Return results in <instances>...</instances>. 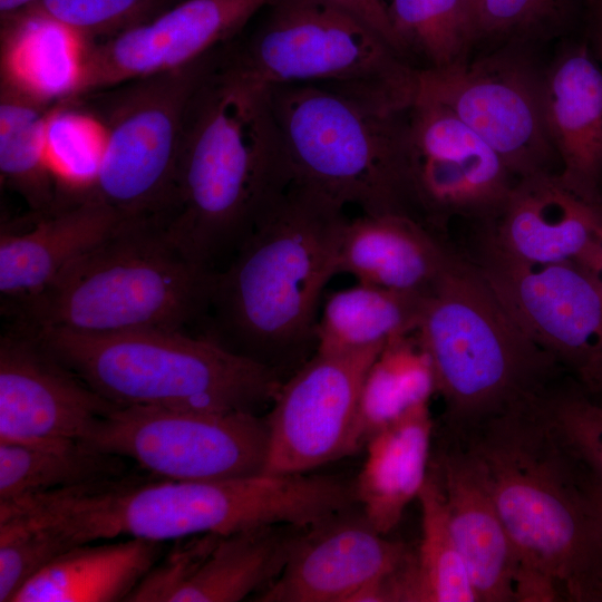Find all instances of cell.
I'll list each match as a JSON object with an SVG mask.
<instances>
[{
	"mask_svg": "<svg viewBox=\"0 0 602 602\" xmlns=\"http://www.w3.org/2000/svg\"><path fill=\"white\" fill-rule=\"evenodd\" d=\"M589 0H479L475 13L477 43L492 48H535L566 39L585 23Z\"/></svg>",
	"mask_w": 602,
	"mask_h": 602,
	"instance_id": "obj_34",
	"label": "cell"
},
{
	"mask_svg": "<svg viewBox=\"0 0 602 602\" xmlns=\"http://www.w3.org/2000/svg\"><path fill=\"white\" fill-rule=\"evenodd\" d=\"M72 546L50 518L30 511L0 508V602H11L30 579Z\"/></svg>",
	"mask_w": 602,
	"mask_h": 602,
	"instance_id": "obj_35",
	"label": "cell"
},
{
	"mask_svg": "<svg viewBox=\"0 0 602 602\" xmlns=\"http://www.w3.org/2000/svg\"><path fill=\"white\" fill-rule=\"evenodd\" d=\"M38 0H0L1 20L10 19L29 9Z\"/></svg>",
	"mask_w": 602,
	"mask_h": 602,
	"instance_id": "obj_44",
	"label": "cell"
},
{
	"mask_svg": "<svg viewBox=\"0 0 602 602\" xmlns=\"http://www.w3.org/2000/svg\"><path fill=\"white\" fill-rule=\"evenodd\" d=\"M593 281L602 297V235L574 261Z\"/></svg>",
	"mask_w": 602,
	"mask_h": 602,
	"instance_id": "obj_41",
	"label": "cell"
},
{
	"mask_svg": "<svg viewBox=\"0 0 602 602\" xmlns=\"http://www.w3.org/2000/svg\"><path fill=\"white\" fill-rule=\"evenodd\" d=\"M82 444L162 479H226L263 474L269 427L246 411L118 406Z\"/></svg>",
	"mask_w": 602,
	"mask_h": 602,
	"instance_id": "obj_11",
	"label": "cell"
},
{
	"mask_svg": "<svg viewBox=\"0 0 602 602\" xmlns=\"http://www.w3.org/2000/svg\"><path fill=\"white\" fill-rule=\"evenodd\" d=\"M56 103L1 68V182L17 192L33 214L52 211L60 197L46 151L47 120Z\"/></svg>",
	"mask_w": 602,
	"mask_h": 602,
	"instance_id": "obj_27",
	"label": "cell"
},
{
	"mask_svg": "<svg viewBox=\"0 0 602 602\" xmlns=\"http://www.w3.org/2000/svg\"><path fill=\"white\" fill-rule=\"evenodd\" d=\"M387 9L404 57H419L420 69L447 68L469 59L476 37L467 0H391Z\"/></svg>",
	"mask_w": 602,
	"mask_h": 602,
	"instance_id": "obj_32",
	"label": "cell"
},
{
	"mask_svg": "<svg viewBox=\"0 0 602 602\" xmlns=\"http://www.w3.org/2000/svg\"><path fill=\"white\" fill-rule=\"evenodd\" d=\"M23 330L120 407L258 414L273 402L283 381L273 368L181 330Z\"/></svg>",
	"mask_w": 602,
	"mask_h": 602,
	"instance_id": "obj_8",
	"label": "cell"
},
{
	"mask_svg": "<svg viewBox=\"0 0 602 602\" xmlns=\"http://www.w3.org/2000/svg\"><path fill=\"white\" fill-rule=\"evenodd\" d=\"M126 458L80 441L29 444L0 440V503L118 479Z\"/></svg>",
	"mask_w": 602,
	"mask_h": 602,
	"instance_id": "obj_29",
	"label": "cell"
},
{
	"mask_svg": "<svg viewBox=\"0 0 602 602\" xmlns=\"http://www.w3.org/2000/svg\"><path fill=\"white\" fill-rule=\"evenodd\" d=\"M217 48L183 67L62 101L99 124L103 148L89 191L124 220L165 214L187 104Z\"/></svg>",
	"mask_w": 602,
	"mask_h": 602,
	"instance_id": "obj_9",
	"label": "cell"
},
{
	"mask_svg": "<svg viewBox=\"0 0 602 602\" xmlns=\"http://www.w3.org/2000/svg\"><path fill=\"white\" fill-rule=\"evenodd\" d=\"M231 61L266 86L371 85L416 96L417 69L351 13L324 0H275Z\"/></svg>",
	"mask_w": 602,
	"mask_h": 602,
	"instance_id": "obj_10",
	"label": "cell"
},
{
	"mask_svg": "<svg viewBox=\"0 0 602 602\" xmlns=\"http://www.w3.org/2000/svg\"><path fill=\"white\" fill-rule=\"evenodd\" d=\"M162 2L163 0H38L20 14L48 19L66 29L80 45H86L108 39L153 19L161 13L158 8Z\"/></svg>",
	"mask_w": 602,
	"mask_h": 602,
	"instance_id": "obj_38",
	"label": "cell"
},
{
	"mask_svg": "<svg viewBox=\"0 0 602 602\" xmlns=\"http://www.w3.org/2000/svg\"><path fill=\"white\" fill-rule=\"evenodd\" d=\"M576 375L588 391L602 396V350L584 363Z\"/></svg>",
	"mask_w": 602,
	"mask_h": 602,
	"instance_id": "obj_42",
	"label": "cell"
},
{
	"mask_svg": "<svg viewBox=\"0 0 602 602\" xmlns=\"http://www.w3.org/2000/svg\"><path fill=\"white\" fill-rule=\"evenodd\" d=\"M585 39L602 67V0H589Z\"/></svg>",
	"mask_w": 602,
	"mask_h": 602,
	"instance_id": "obj_40",
	"label": "cell"
},
{
	"mask_svg": "<svg viewBox=\"0 0 602 602\" xmlns=\"http://www.w3.org/2000/svg\"><path fill=\"white\" fill-rule=\"evenodd\" d=\"M434 392V368L416 334L390 340L370 366L361 386L358 406L360 446H366L373 434L411 408L427 404Z\"/></svg>",
	"mask_w": 602,
	"mask_h": 602,
	"instance_id": "obj_30",
	"label": "cell"
},
{
	"mask_svg": "<svg viewBox=\"0 0 602 602\" xmlns=\"http://www.w3.org/2000/svg\"><path fill=\"white\" fill-rule=\"evenodd\" d=\"M415 334L457 441L530 404L561 365L520 329L476 264L456 254L426 297Z\"/></svg>",
	"mask_w": 602,
	"mask_h": 602,
	"instance_id": "obj_6",
	"label": "cell"
},
{
	"mask_svg": "<svg viewBox=\"0 0 602 602\" xmlns=\"http://www.w3.org/2000/svg\"><path fill=\"white\" fill-rule=\"evenodd\" d=\"M269 87L289 185L363 214H404L424 223L410 163L414 96L371 85Z\"/></svg>",
	"mask_w": 602,
	"mask_h": 602,
	"instance_id": "obj_5",
	"label": "cell"
},
{
	"mask_svg": "<svg viewBox=\"0 0 602 602\" xmlns=\"http://www.w3.org/2000/svg\"><path fill=\"white\" fill-rule=\"evenodd\" d=\"M382 348L314 352L282 385L265 416L263 474H307L355 454L361 386Z\"/></svg>",
	"mask_w": 602,
	"mask_h": 602,
	"instance_id": "obj_13",
	"label": "cell"
},
{
	"mask_svg": "<svg viewBox=\"0 0 602 602\" xmlns=\"http://www.w3.org/2000/svg\"><path fill=\"white\" fill-rule=\"evenodd\" d=\"M225 47L215 50L187 104L159 220L181 252L210 271L232 259L289 186L270 87L237 68Z\"/></svg>",
	"mask_w": 602,
	"mask_h": 602,
	"instance_id": "obj_1",
	"label": "cell"
},
{
	"mask_svg": "<svg viewBox=\"0 0 602 602\" xmlns=\"http://www.w3.org/2000/svg\"><path fill=\"white\" fill-rule=\"evenodd\" d=\"M344 206L289 185L213 273L203 334L274 370L315 351L321 299L337 273Z\"/></svg>",
	"mask_w": 602,
	"mask_h": 602,
	"instance_id": "obj_3",
	"label": "cell"
},
{
	"mask_svg": "<svg viewBox=\"0 0 602 602\" xmlns=\"http://www.w3.org/2000/svg\"><path fill=\"white\" fill-rule=\"evenodd\" d=\"M152 476V475H151ZM127 476L46 494L37 509L75 545L118 536L158 542L246 528H308L343 509L336 476L269 475L211 480Z\"/></svg>",
	"mask_w": 602,
	"mask_h": 602,
	"instance_id": "obj_4",
	"label": "cell"
},
{
	"mask_svg": "<svg viewBox=\"0 0 602 602\" xmlns=\"http://www.w3.org/2000/svg\"><path fill=\"white\" fill-rule=\"evenodd\" d=\"M536 408L569 455L602 483V405L588 390L553 382L537 397Z\"/></svg>",
	"mask_w": 602,
	"mask_h": 602,
	"instance_id": "obj_37",
	"label": "cell"
},
{
	"mask_svg": "<svg viewBox=\"0 0 602 602\" xmlns=\"http://www.w3.org/2000/svg\"><path fill=\"white\" fill-rule=\"evenodd\" d=\"M536 399L460 441L480 466L517 562V601L602 602V524L583 470Z\"/></svg>",
	"mask_w": 602,
	"mask_h": 602,
	"instance_id": "obj_2",
	"label": "cell"
},
{
	"mask_svg": "<svg viewBox=\"0 0 602 602\" xmlns=\"http://www.w3.org/2000/svg\"><path fill=\"white\" fill-rule=\"evenodd\" d=\"M467 2H468V6H469V8L472 10L473 17H474V13H475V10H476V7H477L479 0H467Z\"/></svg>",
	"mask_w": 602,
	"mask_h": 602,
	"instance_id": "obj_45",
	"label": "cell"
},
{
	"mask_svg": "<svg viewBox=\"0 0 602 602\" xmlns=\"http://www.w3.org/2000/svg\"><path fill=\"white\" fill-rule=\"evenodd\" d=\"M425 299L360 282L333 291L321 305L314 352L383 348L415 333Z\"/></svg>",
	"mask_w": 602,
	"mask_h": 602,
	"instance_id": "obj_28",
	"label": "cell"
},
{
	"mask_svg": "<svg viewBox=\"0 0 602 602\" xmlns=\"http://www.w3.org/2000/svg\"><path fill=\"white\" fill-rule=\"evenodd\" d=\"M103 148V132L82 108L57 101L46 127L47 158L60 191L91 187Z\"/></svg>",
	"mask_w": 602,
	"mask_h": 602,
	"instance_id": "obj_36",
	"label": "cell"
},
{
	"mask_svg": "<svg viewBox=\"0 0 602 602\" xmlns=\"http://www.w3.org/2000/svg\"><path fill=\"white\" fill-rule=\"evenodd\" d=\"M408 124L414 191L424 223L435 232L453 216L493 224L517 181L499 155L435 100L416 96Z\"/></svg>",
	"mask_w": 602,
	"mask_h": 602,
	"instance_id": "obj_14",
	"label": "cell"
},
{
	"mask_svg": "<svg viewBox=\"0 0 602 602\" xmlns=\"http://www.w3.org/2000/svg\"><path fill=\"white\" fill-rule=\"evenodd\" d=\"M163 550L164 542L136 537L75 545L30 579L11 602L126 601Z\"/></svg>",
	"mask_w": 602,
	"mask_h": 602,
	"instance_id": "obj_26",
	"label": "cell"
},
{
	"mask_svg": "<svg viewBox=\"0 0 602 602\" xmlns=\"http://www.w3.org/2000/svg\"><path fill=\"white\" fill-rule=\"evenodd\" d=\"M450 531L480 602L517 601L518 562L484 473L463 445L430 462Z\"/></svg>",
	"mask_w": 602,
	"mask_h": 602,
	"instance_id": "obj_22",
	"label": "cell"
},
{
	"mask_svg": "<svg viewBox=\"0 0 602 602\" xmlns=\"http://www.w3.org/2000/svg\"><path fill=\"white\" fill-rule=\"evenodd\" d=\"M32 215L29 230L1 226L0 293L10 307L41 293L125 221L89 190L61 192L52 211Z\"/></svg>",
	"mask_w": 602,
	"mask_h": 602,
	"instance_id": "obj_21",
	"label": "cell"
},
{
	"mask_svg": "<svg viewBox=\"0 0 602 602\" xmlns=\"http://www.w3.org/2000/svg\"><path fill=\"white\" fill-rule=\"evenodd\" d=\"M275 0H184L108 39L80 45L69 101L188 65L236 38Z\"/></svg>",
	"mask_w": 602,
	"mask_h": 602,
	"instance_id": "obj_15",
	"label": "cell"
},
{
	"mask_svg": "<svg viewBox=\"0 0 602 602\" xmlns=\"http://www.w3.org/2000/svg\"><path fill=\"white\" fill-rule=\"evenodd\" d=\"M436 233L408 215L362 213L344 226L337 273L427 297L454 255Z\"/></svg>",
	"mask_w": 602,
	"mask_h": 602,
	"instance_id": "obj_24",
	"label": "cell"
},
{
	"mask_svg": "<svg viewBox=\"0 0 602 602\" xmlns=\"http://www.w3.org/2000/svg\"><path fill=\"white\" fill-rule=\"evenodd\" d=\"M358 18L382 37L402 57L383 0H324ZM405 58V57H404Z\"/></svg>",
	"mask_w": 602,
	"mask_h": 602,
	"instance_id": "obj_39",
	"label": "cell"
},
{
	"mask_svg": "<svg viewBox=\"0 0 602 602\" xmlns=\"http://www.w3.org/2000/svg\"><path fill=\"white\" fill-rule=\"evenodd\" d=\"M541 103L561 181L602 205V67L585 37L566 38L544 67Z\"/></svg>",
	"mask_w": 602,
	"mask_h": 602,
	"instance_id": "obj_20",
	"label": "cell"
},
{
	"mask_svg": "<svg viewBox=\"0 0 602 602\" xmlns=\"http://www.w3.org/2000/svg\"><path fill=\"white\" fill-rule=\"evenodd\" d=\"M433 420L428 402L386 425L367 441L357 480V503L370 524L387 535L418 497L429 470Z\"/></svg>",
	"mask_w": 602,
	"mask_h": 602,
	"instance_id": "obj_25",
	"label": "cell"
},
{
	"mask_svg": "<svg viewBox=\"0 0 602 602\" xmlns=\"http://www.w3.org/2000/svg\"><path fill=\"white\" fill-rule=\"evenodd\" d=\"M417 498L421 540L415 555L411 601H478L450 531L443 488L430 466Z\"/></svg>",
	"mask_w": 602,
	"mask_h": 602,
	"instance_id": "obj_33",
	"label": "cell"
},
{
	"mask_svg": "<svg viewBox=\"0 0 602 602\" xmlns=\"http://www.w3.org/2000/svg\"><path fill=\"white\" fill-rule=\"evenodd\" d=\"M300 528L269 525L203 534L178 545L157 566L162 602H237L281 574Z\"/></svg>",
	"mask_w": 602,
	"mask_h": 602,
	"instance_id": "obj_19",
	"label": "cell"
},
{
	"mask_svg": "<svg viewBox=\"0 0 602 602\" xmlns=\"http://www.w3.org/2000/svg\"><path fill=\"white\" fill-rule=\"evenodd\" d=\"M117 405L103 398L30 332L0 339V440L82 443Z\"/></svg>",
	"mask_w": 602,
	"mask_h": 602,
	"instance_id": "obj_17",
	"label": "cell"
},
{
	"mask_svg": "<svg viewBox=\"0 0 602 602\" xmlns=\"http://www.w3.org/2000/svg\"><path fill=\"white\" fill-rule=\"evenodd\" d=\"M351 509L298 533L281 574L255 601L352 602L415 557L405 543L388 540Z\"/></svg>",
	"mask_w": 602,
	"mask_h": 602,
	"instance_id": "obj_18",
	"label": "cell"
},
{
	"mask_svg": "<svg viewBox=\"0 0 602 602\" xmlns=\"http://www.w3.org/2000/svg\"><path fill=\"white\" fill-rule=\"evenodd\" d=\"M532 50L501 46L447 68L417 69L416 96L449 108L499 155L517 179L557 173L559 164L543 120L544 67L537 65Z\"/></svg>",
	"mask_w": 602,
	"mask_h": 602,
	"instance_id": "obj_12",
	"label": "cell"
},
{
	"mask_svg": "<svg viewBox=\"0 0 602 602\" xmlns=\"http://www.w3.org/2000/svg\"><path fill=\"white\" fill-rule=\"evenodd\" d=\"M582 470L586 492L602 524V483Z\"/></svg>",
	"mask_w": 602,
	"mask_h": 602,
	"instance_id": "obj_43",
	"label": "cell"
},
{
	"mask_svg": "<svg viewBox=\"0 0 602 602\" xmlns=\"http://www.w3.org/2000/svg\"><path fill=\"white\" fill-rule=\"evenodd\" d=\"M486 239L527 262L575 261L602 235V205L571 191L559 173L518 178Z\"/></svg>",
	"mask_w": 602,
	"mask_h": 602,
	"instance_id": "obj_23",
	"label": "cell"
},
{
	"mask_svg": "<svg viewBox=\"0 0 602 602\" xmlns=\"http://www.w3.org/2000/svg\"><path fill=\"white\" fill-rule=\"evenodd\" d=\"M1 68L52 100L72 86L80 42L59 25L31 14L2 21Z\"/></svg>",
	"mask_w": 602,
	"mask_h": 602,
	"instance_id": "obj_31",
	"label": "cell"
},
{
	"mask_svg": "<svg viewBox=\"0 0 602 602\" xmlns=\"http://www.w3.org/2000/svg\"><path fill=\"white\" fill-rule=\"evenodd\" d=\"M214 272L183 254L155 220H125L11 312L29 330L184 331L204 320Z\"/></svg>",
	"mask_w": 602,
	"mask_h": 602,
	"instance_id": "obj_7",
	"label": "cell"
},
{
	"mask_svg": "<svg viewBox=\"0 0 602 602\" xmlns=\"http://www.w3.org/2000/svg\"><path fill=\"white\" fill-rule=\"evenodd\" d=\"M476 266L520 327L576 372L602 350V297L574 262L515 259L485 237Z\"/></svg>",
	"mask_w": 602,
	"mask_h": 602,
	"instance_id": "obj_16",
	"label": "cell"
}]
</instances>
